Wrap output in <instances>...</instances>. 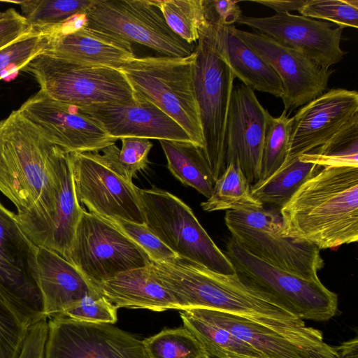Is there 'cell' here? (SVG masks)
Listing matches in <instances>:
<instances>
[{
    "label": "cell",
    "instance_id": "obj_1",
    "mask_svg": "<svg viewBox=\"0 0 358 358\" xmlns=\"http://www.w3.org/2000/svg\"><path fill=\"white\" fill-rule=\"evenodd\" d=\"M149 268L171 295L177 310L207 308L246 317L285 337L304 358H323L328 350L321 331L307 326L236 272L219 273L179 257L152 262Z\"/></svg>",
    "mask_w": 358,
    "mask_h": 358
},
{
    "label": "cell",
    "instance_id": "obj_2",
    "mask_svg": "<svg viewBox=\"0 0 358 358\" xmlns=\"http://www.w3.org/2000/svg\"><path fill=\"white\" fill-rule=\"evenodd\" d=\"M282 234L320 250L358 240V166L320 167L280 208Z\"/></svg>",
    "mask_w": 358,
    "mask_h": 358
},
{
    "label": "cell",
    "instance_id": "obj_3",
    "mask_svg": "<svg viewBox=\"0 0 358 358\" xmlns=\"http://www.w3.org/2000/svg\"><path fill=\"white\" fill-rule=\"evenodd\" d=\"M59 146L47 140L18 110L0 121V192L18 215L48 210L54 199L52 166Z\"/></svg>",
    "mask_w": 358,
    "mask_h": 358
},
{
    "label": "cell",
    "instance_id": "obj_4",
    "mask_svg": "<svg viewBox=\"0 0 358 358\" xmlns=\"http://www.w3.org/2000/svg\"><path fill=\"white\" fill-rule=\"evenodd\" d=\"M195 51L185 57H136L120 70L134 92L174 120L203 149L194 90Z\"/></svg>",
    "mask_w": 358,
    "mask_h": 358
},
{
    "label": "cell",
    "instance_id": "obj_5",
    "mask_svg": "<svg viewBox=\"0 0 358 358\" xmlns=\"http://www.w3.org/2000/svg\"><path fill=\"white\" fill-rule=\"evenodd\" d=\"M194 90L203 139V152L215 180L226 164V126L235 76L219 52L213 25L201 30L194 50Z\"/></svg>",
    "mask_w": 358,
    "mask_h": 358
},
{
    "label": "cell",
    "instance_id": "obj_6",
    "mask_svg": "<svg viewBox=\"0 0 358 358\" xmlns=\"http://www.w3.org/2000/svg\"><path fill=\"white\" fill-rule=\"evenodd\" d=\"M22 71L32 75L50 97L78 108L135 98L124 73L114 68L79 64L43 52Z\"/></svg>",
    "mask_w": 358,
    "mask_h": 358
},
{
    "label": "cell",
    "instance_id": "obj_7",
    "mask_svg": "<svg viewBox=\"0 0 358 358\" xmlns=\"http://www.w3.org/2000/svg\"><path fill=\"white\" fill-rule=\"evenodd\" d=\"M137 193L145 224L178 257L219 273H236L231 262L180 199L156 187H137Z\"/></svg>",
    "mask_w": 358,
    "mask_h": 358
},
{
    "label": "cell",
    "instance_id": "obj_8",
    "mask_svg": "<svg viewBox=\"0 0 358 358\" xmlns=\"http://www.w3.org/2000/svg\"><path fill=\"white\" fill-rule=\"evenodd\" d=\"M224 221L232 239L263 262L308 280H320V250L282 234V220L273 210H226Z\"/></svg>",
    "mask_w": 358,
    "mask_h": 358
},
{
    "label": "cell",
    "instance_id": "obj_9",
    "mask_svg": "<svg viewBox=\"0 0 358 358\" xmlns=\"http://www.w3.org/2000/svg\"><path fill=\"white\" fill-rule=\"evenodd\" d=\"M224 253L241 278L278 299L296 317L322 322L336 314L337 294L320 280L305 279L270 265L248 253L232 238Z\"/></svg>",
    "mask_w": 358,
    "mask_h": 358
},
{
    "label": "cell",
    "instance_id": "obj_10",
    "mask_svg": "<svg viewBox=\"0 0 358 358\" xmlns=\"http://www.w3.org/2000/svg\"><path fill=\"white\" fill-rule=\"evenodd\" d=\"M64 258L95 288L120 273L146 267L152 262L147 254L110 221L85 210Z\"/></svg>",
    "mask_w": 358,
    "mask_h": 358
},
{
    "label": "cell",
    "instance_id": "obj_11",
    "mask_svg": "<svg viewBox=\"0 0 358 358\" xmlns=\"http://www.w3.org/2000/svg\"><path fill=\"white\" fill-rule=\"evenodd\" d=\"M36 252L16 214L0 207V298L29 327L45 318Z\"/></svg>",
    "mask_w": 358,
    "mask_h": 358
},
{
    "label": "cell",
    "instance_id": "obj_12",
    "mask_svg": "<svg viewBox=\"0 0 358 358\" xmlns=\"http://www.w3.org/2000/svg\"><path fill=\"white\" fill-rule=\"evenodd\" d=\"M86 26L115 34L170 57H185L193 45L168 26L155 0H95L85 13Z\"/></svg>",
    "mask_w": 358,
    "mask_h": 358
},
{
    "label": "cell",
    "instance_id": "obj_13",
    "mask_svg": "<svg viewBox=\"0 0 358 358\" xmlns=\"http://www.w3.org/2000/svg\"><path fill=\"white\" fill-rule=\"evenodd\" d=\"M76 194L89 212L108 220L144 224L137 187L98 161L92 152L69 153Z\"/></svg>",
    "mask_w": 358,
    "mask_h": 358
},
{
    "label": "cell",
    "instance_id": "obj_14",
    "mask_svg": "<svg viewBox=\"0 0 358 358\" xmlns=\"http://www.w3.org/2000/svg\"><path fill=\"white\" fill-rule=\"evenodd\" d=\"M47 320L43 358H149L141 340L113 324Z\"/></svg>",
    "mask_w": 358,
    "mask_h": 358
},
{
    "label": "cell",
    "instance_id": "obj_15",
    "mask_svg": "<svg viewBox=\"0 0 358 358\" xmlns=\"http://www.w3.org/2000/svg\"><path fill=\"white\" fill-rule=\"evenodd\" d=\"M17 110L47 140L68 153L99 152L119 140L76 107L56 101L41 90Z\"/></svg>",
    "mask_w": 358,
    "mask_h": 358
},
{
    "label": "cell",
    "instance_id": "obj_16",
    "mask_svg": "<svg viewBox=\"0 0 358 358\" xmlns=\"http://www.w3.org/2000/svg\"><path fill=\"white\" fill-rule=\"evenodd\" d=\"M233 32L280 77L286 112L303 106L323 94L332 73L303 53L259 31H247L231 26Z\"/></svg>",
    "mask_w": 358,
    "mask_h": 358
},
{
    "label": "cell",
    "instance_id": "obj_17",
    "mask_svg": "<svg viewBox=\"0 0 358 358\" xmlns=\"http://www.w3.org/2000/svg\"><path fill=\"white\" fill-rule=\"evenodd\" d=\"M292 117L287 158L329 143L358 122V93L343 88L331 89L301 106Z\"/></svg>",
    "mask_w": 358,
    "mask_h": 358
},
{
    "label": "cell",
    "instance_id": "obj_18",
    "mask_svg": "<svg viewBox=\"0 0 358 358\" xmlns=\"http://www.w3.org/2000/svg\"><path fill=\"white\" fill-rule=\"evenodd\" d=\"M54 199L49 210L19 222L28 238L38 248L65 256L72 243L83 209L76 194L69 153L58 147L52 166Z\"/></svg>",
    "mask_w": 358,
    "mask_h": 358
},
{
    "label": "cell",
    "instance_id": "obj_19",
    "mask_svg": "<svg viewBox=\"0 0 358 358\" xmlns=\"http://www.w3.org/2000/svg\"><path fill=\"white\" fill-rule=\"evenodd\" d=\"M252 27L306 55L324 69L341 62L343 27L291 13L270 17L243 16L237 22Z\"/></svg>",
    "mask_w": 358,
    "mask_h": 358
},
{
    "label": "cell",
    "instance_id": "obj_20",
    "mask_svg": "<svg viewBox=\"0 0 358 358\" xmlns=\"http://www.w3.org/2000/svg\"><path fill=\"white\" fill-rule=\"evenodd\" d=\"M44 31L48 33L44 52L71 62L120 69L136 57L131 43L87 27L85 14Z\"/></svg>",
    "mask_w": 358,
    "mask_h": 358
},
{
    "label": "cell",
    "instance_id": "obj_21",
    "mask_svg": "<svg viewBox=\"0 0 358 358\" xmlns=\"http://www.w3.org/2000/svg\"><path fill=\"white\" fill-rule=\"evenodd\" d=\"M268 113L254 90L244 84L234 86L226 126V164L237 163L250 185L259 179Z\"/></svg>",
    "mask_w": 358,
    "mask_h": 358
},
{
    "label": "cell",
    "instance_id": "obj_22",
    "mask_svg": "<svg viewBox=\"0 0 358 358\" xmlns=\"http://www.w3.org/2000/svg\"><path fill=\"white\" fill-rule=\"evenodd\" d=\"M78 110L96 122L110 136L117 139L136 137L192 142L174 120L136 94L135 98L128 102L104 103Z\"/></svg>",
    "mask_w": 358,
    "mask_h": 358
},
{
    "label": "cell",
    "instance_id": "obj_23",
    "mask_svg": "<svg viewBox=\"0 0 358 358\" xmlns=\"http://www.w3.org/2000/svg\"><path fill=\"white\" fill-rule=\"evenodd\" d=\"M38 283L45 317L59 316L89 292L97 289L62 256L37 247Z\"/></svg>",
    "mask_w": 358,
    "mask_h": 358
},
{
    "label": "cell",
    "instance_id": "obj_24",
    "mask_svg": "<svg viewBox=\"0 0 358 358\" xmlns=\"http://www.w3.org/2000/svg\"><path fill=\"white\" fill-rule=\"evenodd\" d=\"M96 289L117 308L176 309L171 295L148 266L120 273Z\"/></svg>",
    "mask_w": 358,
    "mask_h": 358
},
{
    "label": "cell",
    "instance_id": "obj_25",
    "mask_svg": "<svg viewBox=\"0 0 358 358\" xmlns=\"http://www.w3.org/2000/svg\"><path fill=\"white\" fill-rule=\"evenodd\" d=\"M213 26L218 51L235 78L252 90L281 98L282 84L273 69L241 40L231 26Z\"/></svg>",
    "mask_w": 358,
    "mask_h": 358
},
{
    "label": "cell",
    "instance_id": "obj_26",
    "mask_svg": "<svg viewBox=\"0 0 358 358\" xmlns=\"http://www.w3.org/2000/svg\"><path fill=\"white\" fill-rule=\"evenodd\" d=\"M194 309L203 317L246 342L266 358H304L291 341L264 325L226 312Z\"/></svg>",
    "mask_w": 358,
    "mask_h": 358
},
{
    "label": "cell",
    "instance_id": "obj_27",
    "mask_svg": "<svg viewBox=\"0 0 358 358\" xmlns=\"http://www.w3.org/2000/svg\"><path fill=\"white\" fill-rule=\"evenodd\" d=\"M159 143L172 175L209 198L215 180L203 149L192 141L160 140Z\"/></svg>",
    "mask_w": 358,
    "mask_h": 358
},
{
    "label": "cell",
    "instance_id": "obj_28",
    "mask_svg": "<svg viewBox=\"0 0 358 358\" xmlns=\"http://www.w3.org/2000/svg\"><path fill=\"white\" fill-rule=\"evenodd\" d=\"M183 327L214 358H266L248 343L200 315L194 308L180 310Z\"/></svg>",
    "mask_w": 358,
    "mask_h": 358
},
{
    "label": "cell",
    "instance_id": "obj_29",
    "mask_svg": "<svg viewBox=\"0 0 358 358\" xmlns=\"http://www.w3.org/2000/svg\"><path fill=\"white\" fill-rule=\"evenodd\" d=\"M320 167L316 164L301 160L299 156L287 158L268 178L251 185V193L263 204L269 203L281 208Z\"/></svg>",
    "mask_w": 358,
    "mask_h": 358
},
{
    "label": "cell",
    "instance_id": "obj_30",
    "mask_svg": "<svg viewBox=\"0 0 358 358\" xmlns=\"http://www.w3.org/2000/svg\"><path fill=\"white\" fill-rule=\"evenodd\" d=\"M201 206L205 211L222 210H257L264 204L251 193L248 182L239 165L229 163L215 180L212 194Z\"/></svg>",
    "mask_w": 358,
    "mask_h": 358
},
{
    "label": "cell",
    "instance_id": "obj_31",
    "mask_svg": "<svg viewBox=\"0 0 358 358\" xmlns=\"http://www.w3.org/2000/svg\"><path fill=\"white\" fill-rule=\"evenodd\" d=\"M122 148L115 144L110 145L99 152H92V155L116 174L129 182L140 170L146 168L148 155L153 146L147 138L124 137Z\"/></svg>",
    "mask_w": 358,
    "mask_h": 358
},
{
    "label": "cell",
    "instance_id": "obj_32",
    "mask_svg": "<svg viewBox=\"0 0 358 358\" xmlns=\"http://www.w3.org/2000/svg\"><path fill=\"white\" fill-rule=\"evenodd\" d=\"M95 0H26L18 1L23 17L34 29L42 31L85 14Z\"/></svg>",
    "mask_w": 358,
    "mask_h": 358
},
{
    "label": "cell",
    "instance_id": "obj_33",
    "mask_svg": "<svg viewBox=\"0 0 358 358\" xmlns=\"http://www.w3.org/2000/svg\"><path fill=\"white\" fill-rule=\"evenodd\" d=\"M168 26L189 44L198 41L207 22L202 0H155Z\"/></svg>",
    "mask_w": 358,
    "mask_h": 358
},
{
    "label": "cell",
    "instance_id": "obj_34",
    "mask_svg": "<svg viewBox=\"0 0 358 358\" xmlns=\"http://www.w3.org/2000/svg\"><path fill=\"white\" fill-rule=\"evenodd\" d=\"M292 127V117L285 110L277 117L268 113L258 182L263 181L275 173L287 159Z\"/></svg>",
    "mask_w": 358,
    "mask_h": 358
},
{
    "label": "cell",
    "instance_id": "obj_35",
    "mask_svg": "<svg viewBox=\"0 0 358 358\" xmlns=\"http://www.w3.org/2000/svg\"><path fill=\"white\" fill-rule=\"evenodd\" d=\"M149 358H199L206 354L186 328L166 329L142 341Z\"/></svg>",
    "mask_w": 358,
    "mask_h": 358
},
{
    "label": "cell",
    "instance_id": "obj_36",
    "mask_svg": "<svg viewBox=\"0 0 358 358\" xmlns=\"http://www.w3.org/2000/svg\"><path fill=\"white\" fill-rule=\"evenodd\" d=\"M303 162L322 167L358 166V122L329 143L299 156Z\"/></svg>",
    "mask_w": 358,
    "mask_h": 358
},
{
    "label": "cell",
    "instance_id": "obj_37",
    "mask_svg": "<svg viewBox=\"0 0 358 358\" xmlns=\"http://www.w3.org/2000/svg\"><path fill=\"white\" fill-rule=\"evenodd\" d=\"M48 33L34 30L0 49V80L24 67L47 47Z\"/></svg>",
    "mask_w": 358,
    "mask_h": 358
},
{
    "label": "cell",
    "instance_id": "obj_38",
    "mask_svg": "<svg viewBox=\"0 0 358 358\" xmlns=\"http://www.w3.org/2000/svg\"><path fill=\"white\" fill-rule=\"evenodd\" d=\"M299 12L343 28L358 27V0H306Z\"/></svg>",
    "mask_w": 358,
    "mask_h": 358
},
{
    "label": "cell",
    "instance_id": "obj_39",
    "mask_svg": "<svg viewBox=\"0 0 358 358\" xmlns=\"http://www.w3.org/2000/svg\"><path fill=\"white\" fill-rule=\"evenodd\" d=\"M117 308L98 289L85 294L59 316L73 320L113 324L117 322Z\"/></svg>",
    "mask_w": 358,
    "mask_h": 358
},
{
    "label": "cell",
    "instance_id": "obj_40",
    "mask_svg": "<svg viewBox=\"0 0 358 358\" xmlns=\"http://www.w3.org/2000/svg\"><path fill=\"white\" fill-rule=\"evenodd\" d=\"M29 327L0 298V358H18Z\"/></svg>",
    "mask_w": 358,
    "mask_h": 358
},
{
    "label": "cell",
    "instance_id": "obj_41",
    "mask_svg": "<svg viewBox=\"0 0 358 358\" xmlns=\"http://www.w3.org/2000/svg\"><path fill=\"white\" fill-rule=\"evenodd\" d=\"M109 221L136 243L147 254L152 262H169L178 257L145 224L119 220Z\"/></svg>",
    "mask_w": 358,
    "mask_h": 358
},
{
    "label": "cell",
    "instance_id": "obj_42",
    "mask_svg": "<svg viewBox=\"0 0 358 358\" xmlns=\"http://www.w3.org/2000/svg\"><path fill=\"white\" fill-rule=\"evenodd\" d=\"M206 22L217 26H232L242 17L238 1L202 0Z\"/></svg>",
    "mask_w": 358,
    "mask_h": 358
},
{
    "label": "cell",
    "instance_id": "obj_43",
    "mask_svg": "<svg viewBox=\"0 0 358 358\" xmlns=\"http://www.w3.org/2000/svg\"><path fill=\"white\" fill-rule=\"evenodd\" d=\"M34 30L23 15L14 8L8 9L0 19V49Z\"/></svg>",
    "mask_w": 358,
    "mask_h": 358
},
{
    "label": "cell",
    "instance_id": "obj_44",
    "mask_svg": "<svg viewBox=\"0 0 358 358\" xmlns=\"http://www.w3.org/2000/svg\"><path fill=\"white\" fill-rule=\"evenodd\" d=\"M47 335L46 318L31 326L18 358H43Z\"/></svg>",
    "mask_w": 358,
    "mask_h": 358
},
{
    "label": "cell",
    "instance_id": "obj_45",
    "mask_svg": "<svg viewBox=\"0 0 358 358\" xmlns=\"http://www.w3.org/2000/svg\"><path fill=\"white\" fill-rule=\"evenodd\" d=\"M251 1L269 7L275 10L276 13H290L293 10L299 11L306 0H252Z\"/></svg>",
    "mask_w": 358,
    "mask_h": 358
},
{
    "label": "cell",
    "instance_id": "obj_46",
    "mask_svg": "<svg viewBox=\"0 0 358 358\" xmlns=\"http://www.w3.org/2000/svg\"><path fill=\"white\" fill-rule=\"evenodd\" d=\"M338 358H358V338H354L342 343L334 347Z\"/></svg>",
    "mask_w": 358,
    "mask_h": 358
},
{
    "label": "cell",
    "instance_id": "obj_47",
    "mask_svg": "<svg viewBox=\"0 0 358 358\" xmlns=\"http://www.w3.org/2000/svg\"><path fill=\"white\" fill-rule=\"evenodd\" d=\"M5 15V11H0V19H1Z\"/></svg>",
    "mask_w": 358,
    "mask_h": 358
},
{
    "label": "cell",
    "instance_id": "obj_48",
    "mask_svg": "<svg viewBox=\"0 0 358 358\" xmlns=\"http://www.w3.org/2000/svg\"><path fill=\"white\" fill-rule=\"evenodd\" d=\"M199 358H210V357H208L206 354H204V355H201Z\"/></svg>",
    "mask_w": 358,
    "mask_h": 358
},
{
    "label": "cell",
    "instance_id": "obj_49",
    "mask_svg": "<svg viewBox=\"0 0 358 358\" xmlns=\"http://www.w3.org/2000/svg\"><path fill=\"white\" fill-rule=\"evenodd\" d=\"M1 206H3V205L1 203V202L0 201V207Z\"/></svg>",
    "mask_w": 358,
    "mask_h": 358
}]
</instances>
